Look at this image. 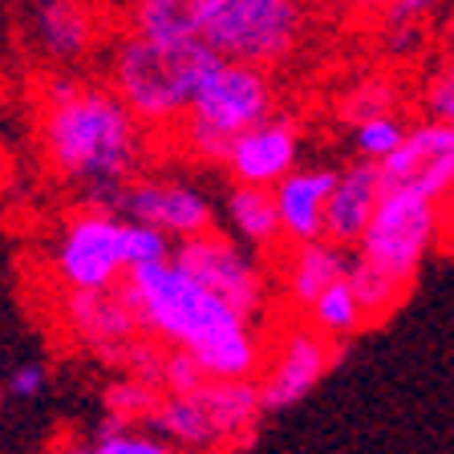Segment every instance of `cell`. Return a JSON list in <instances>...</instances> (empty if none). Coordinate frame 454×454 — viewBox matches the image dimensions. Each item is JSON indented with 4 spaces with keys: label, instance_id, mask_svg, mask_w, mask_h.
Wrapping results in <instances>:
<instances>
[{
    "label": "cell",
    "instance_id": "6da1fadb",
    "mask_svg": "<svg viewBox=\"0 0 454 454\" xmlns=\"http://www.w3.org/2000/svg\"><path fill=\"white\" fill-rule=\"evenodd\" d=\"M37 151L49 175L82 203L118 211L126 183L146 167L151 126L110 85L53 74L37 102Z\"/></svg>",
    "mask_w": 454,
    "mask_h": 454
},
{
    "label": "cell",
    "instance_id": "7a4b0ae2",
    "mask_svg": "<svg viewBox=\"0 0 454 454\" xmlns=\"http://www.w3.org/2000/svg\"><path fill=\"white\" fill-rule=\"evenodd\" d=\"M118 288L138 317V329L159 345L195 353L207 378H260L268 357L260 321H247L244 312L219 301L175 255L130 268Z\"/></svg>",
    "mask_w": 454,
    "mask_h": 454
},
{
    "label": "cell",
    "instance_id": "3957f363",
    "mask_svg": "<svg viewBox=\"0 0 454 454\" xmlns=\"http://www.w3.org/2000/svg\"><path fill=\"white\" fill-rule=\"evenodd\" d=\"M215 57L219 53L207 41H154L126 28V37H118L110 49L106 85L151 130L175 134Z\"/></svg>",
    "mask_w": 454,
    "mask_h": 454
},
{
    "label": "cell",
    "instance_id": "277c9868",
    "mask_svg": "<svg viewBox=\"0 0 454 454\" xmlns=\"http://www.w3.org/2000/svg\"><path fill=\"white\" fill-rule=\"evenodd\" d=\"M276 110V90L268 82V69L247 66V61H227L215 57L211 69L203 74L195 90L187 118L179 122L175 138L183 142V151L203 167H223L231 142L255 122L272 118Z\"/></svg>",
    "mask_w": 454,
    "mask_h": 454
},
{
    "label": "cell",
    "instance_id": "5b68a950",
    "mask_svg": "<svg viewBox=\"0 0 454 454\" xmlns=\"http://www.w3.org/2000/svg\"><path fill=\"white\" fill-rule=\"evenodd\" d=\"M309 33L304 0H215L203 41L227 61L272 69L301 49Z\"/></svg>",
    "mask_w": 454,
    "mask_h": 454
},
{
    "label": "cell",
    "instance_id": "8992f818",
    "mask_svg": "<svg viewBox=\"0 0 454 454\" xmlns=\"http://www.w3.org/2000/svg\"><path fill=\"white\" fill-rule=\"evenodd\" d=\"M438 239H442V203H430L414 191L386 187L353 255L414 288L426 255L438 247Z\"/></svg>",
    "mask_w": 454,
    "mask_h": 454
},
{
    "label": "cell",
    "instance_id": "52a82bcc",
    "mask_svg": "<svg viewBox=\"0 0 454 454\" xmlns=\"http://www.w3.org/2000/svg\"><path fill=\"white\" fill-rule=\"evenodd\" d=\"M61 288H118L130 272L126 264V215L114 207H77L61 219L49 252Z\"/></svg>",
    "mask_w": 454,
    "mask_h": 454
},
{
    "label": "cell",
    "instance_id": "ba28073f",
    "mask_svg": "<svg viewBox=\"0 0 454 454\" xmlns=\"http://www.w3.org/2000/svg\"><path fill=\"white\" fill-rule=\"evenodd\" d=\"M175 260L195 276L203 288L227 301L236 312H244L247 321H260L272 301V288H268V272L264 264L247 252V244L219 236L215 227L203 231V236H191L175 244Z\"/></svg>",
    "mask_w": 454,
    "mask_h": 454
},
{
    "label": "cell",
    "instance_id": "9c48e42d",
    "mask_svg": "<svg viewBox=\"0 0 454 454\" xmlns=\"http://www.w3.org/2000/svg\"><path fill=\"white\" fill-rule=\"evenodd\" d=\"M349 349V340H329L325 333H317L309 321H293L284 325L276 345L268 349L264 369H260V397H264L268 414L296 406L312 394V386L337 365Z\"/></svg>",
    "mask_w": 454,
    "mask_h": 454
},
{
    "label": "cell",
    "instance_id": "30bf717a",
    "mask_svg": "<svg viewBox=\"0 0 454 454\" xmlns=\"http://www.w3.org/2000/svg\"><path fill=\"white\" fill-rule=\"evenodd\" d=\"M378 167L386 187L414 191V195L446 207L454 199V122L434 118V114L422 122H410L402 146Z\"/></svg>",
    "mask_w": 454,
    "mask_h": 454
},
{
    "label": "cell",
    "instance_id": "8fae6325",
    "mask_svg": "<svg viewBox=\"0 0 454 454\" xmlns=\"http://www.w3.org/2000/svg\"><path fill=\"white\" fill-rule=\"evenodd\" d=\"M61 325H66L69 340H77L90 357H98L102 365L114 369H122L126 349L142 333L122 288H66Z\"/></svg>",
    "mask_w": 454,
    "mask_h": 454
},
{
    "label": "cell",
    "instance_id": "7c38bea8",
    "mask_svg": "<svg viewBox=\"0 0 454 454\" xmlns=\"http://www.w3.org/2000/svg\"><path fill=\"white\" fill-rule=\"evenodd\" d=\"M118 211L130 219L167 231L175 244L191 236H203L215 227V207L211 199L199 187L179 179H151V175H138V179L126 183L122 199H118Z\"/></svg>",
    "mask_w": 454,
    "mask_h": 454
},
{
    "label": "cell",
    "instance_id": "4fadbf2b",
    "mask_svg": "<svg viewBox=\"0 0 454 454\" xmlns=\"http://www.w3.org/2000/svg\"><path fill=\"white\" fill-rule=\"evenodd\" d=\"M304 134L293 118H264L252 130H244L231 151H227L223 170L231 175V183H247V187H276L288 170L301 167Z\"/></svg>",
    "mask_w": 454,
    "mask_h": 454
},
{
    "label": "cell",
    "instance_id": "5bb4252c",
    "mask_svg": "<svg viewBox=\"0 0 454 454\" xmlns=\"http://www.w3.org/2000/svg\"><path fill=\"white\" fill-rule=\"evenodd\" d=\"M33 41L53 66H77L102 45V17L94 0H37Z\"/></svg>",
    "mask_w": 454,
    "mask_h": 454
},
{
    "label": "cell",
    "instance_id": "9a60e30c",
    "mask_svg": "<svg viewBox=\"0 0 454 454\" xmlns=\"http://www.w3.org/2000/svg\"><path fill=\"white\" fill-rule=\"evenodd\" d=\"M349 264H353V247L333 244L329 236L301 239V244H284L280 252H276L284 301L293 304L296 312H304L333 280L349 276Z\"/></svg>",
    "mask_w": 454,
    "mask_h": 454
},
{
    "label": "cell",
    "instance_id": "2e32d148",
    "mask_svg": "<svg viewBox=\"0 0 454 454\" xmlns=\"http://www.w3.org/2000/svg\"><path fill=\"white\" fill-rule=\"evenodd\" d=\"M381 191H386V183H381L378 162L357 159L353 167L337 170L329 207H325V236H329L333 244L357 247V239L365 236L369 219H373V211H378V203H381Z\"/></svg>",
    "mask_w": 454,
    "mask_h": 454
},
{
    "label": "cell",
    "instance_id": "e0dca14e",
    "mask_svg": "<svg viewBox=\"0 0 454 454\" xmlns=\"http://www.w3.org/2000/svg\"><path fill=\"white\" fill-rule=\"evenodd\" d=\"M333 183H337L333 167H296L272 187L280 227H284V244L325 236V207H329Z\"/></svg>",
    "mask_w": 454,
    "mask_h": 454
},
{
    "label": "cell",
    "instance_id": "ac0fdd59",
    "mask_svg": "<svg viewBox=\"0 0 454 454\" xmlns=\"http://www.w3.org/2000/svg\"><path fill=\"white\" fill-rule=\"evenodd\" d=\"M199 394H203L211 418H215V430L223 438V454L252 442L260 418L268 414L264 397H260V381L255 378H211Z\"/></svg>",
    "mask_w": 454,
    "mask_h": 454
},
{
    "label": "cell",
    "instance_id": "d6986e66",
    "mask_svg": "<svg viewBox=\"0 0 454 454\" xmlns=\"http://www.w3.org/2000/svg\"><path fill=\"white\" fill-rule=\"evenodd\" d=\"M146 426H151L159 438H167L175 450H199V454L223 450L215 418H211V410H207V402H203L199 389L195 394H162Z\"/></svg>",
    "mask_w": 454,
    "mask_h": 454
},
{
    "label": "cell",
    "instance_id": "ffe728a7",
    "mask_svg": "<svg viewBox=\"0 0 454 454\" xmlns=\"http://www.w3.org/2000/svg\"><path fill=\"white\" fill-rule=\"evenodd\" d=\"M223 207H227V223L239 236V244H247L252 252H264V255H276L284 247V227H280L272 187L231 183Z\"/></svg>",
    "mask_w": 454,
    "mask_h": 454
},
{
    "label": "cell",
    "instance_id": "44dd1931",
    "mask_svg": "<svg viewBox=\"0 0 454 454\" xmlns=\"http://www.w3.org/2000/svg\"><path fill=\"white\" fill-rule=\"evenodd\" d=\"M215 0H134L126 28L154 41H203Z\"/></svg>",
    "mask_w": 454,
    "mask_h": 454
},
{
    "label": "cell",
    "instance_id": "7402d4cb",
    "mask_svg": "<svg viewBox=\"0 0 454 454\" xmlns=\"http://www.w3.org/2000/svg\"><path fill=\"white\" fill-rule=\"evenodd\" d=\"M301 317L317 333H325L329 340H353L361 329H369V317H365V309H361L357 293H353L349 276L333 280L329 288H325V293L301 312Z\"/></svg>",
    "mask_w": 454,
    "mask_h": 454
},
{
    "label": "cell",
    "instance_id": "603a6c76",
    "mask_svg": "<svg viewBox=\"0 0 454 454\" xmlns=\"http://www.w3.org/2000/svg\"><path fill=\"white\" fill-rule=\"evenodd\" d=\"M381 114H402V85L394 77H357L353 85H345V94L337 98V118L345 126L369 122Z\"/></svg>",
    "mask_w": 454,
    "mask_h": 454
},
{
    "label": "cell",
    "instance_id": "cb8c5ba5",
    "mask_svg": "<svg viewBox=\"0 0 454 454\" xmlns=\"http://www.w3.org/2000/svg\"><path fill=\"white\" fill-rule=\"evenodd\" d=\"M349 284H353V293H357L361 309H365L369 325L386 321L389 312H394L397 304L406 301V293H410V284H402V280H394V276H386L381 268L365 264L361 255H353V264H349Z\"/></svg>",
    "mask_w": 454,
    "mask_h": 454
},
{
    "label": "cell",
    "instance_id": "d4e9b609",
    "mask_svg": "<svg viewBox=\"0 0 454 454\" xmlns=\"http://www.w3.org/2000/svg\"><path fill=\"white\" fill-rule=\"evenodd\" d=\"M159 397H162L159 381L126 373V378H118L106 389V418H110V422H122V426H146L154 406H159Z\"/></svg>",
    "mask_w": 454,
    "mask_h": 454
},
{
    "label": "cell",
    "instance_id": "484cf974",
    "mask_svg": "<svg viewBox=\"0 0 454 454\" xmlns=\"http://www.w3.org/2000/svg\"><path fill=\"white\" fill-rule=\"evenodd\" d=\"M349 130H353V151H357V159L381 162V159H389V154L402 146L410 122L402 118V114H381V118L357 122V126H349Z\"/></svg>",
    "mask_w": 454,
    "mask_h": 454
},
{
    "label": "cell",
    "instance_id": "4316f807",
    "mask_svg": "<svg viewBox=\"0 0 454 454\" xmlns=\"http://www.w3.org/2000/svg\"><path fill=\"white\" fill-rule=\"evenodd\" d=\"M98 454H179L167 438H159L151 426H122L106 418L102 430L94 438Z\"/></svg>",
    "mask_w": 454,
    "mask_h": 454
},
{
    "label": "cell",
    "instance_id": "83f0119b",
    "mask_svg": "<svg viewBox=\"0 0 454 454\" xmlns=\"http://www.w3.org/2000/svg\"><path fill=\"white\" fill-rule=\"evenodd\" d=\"M207 369L195 361V353L187 349H162V365H159V389L162 394H195L207 386Z\"/></svg>",
    "mask_w": 454,
    "mask_h": 454
},
{
    "label": "cell",
    "instance_id": "f1b7e54d",
    "mask_svg": "<svg viewBox=\"0 0 454 454\" xmlns=\"http://www.w3.org/2000/svg\"><path fill=\"white\" fill-rule=\"evenodd\" d=\"M170 255H175V239H170L167 231H159V227L126 215V264L142 268V264L170 260Z\"/></svg>",
    "mask_w": 454,
    "mask_h": 454
},
{
    "label": "cell",
    "instance_id": "f546056e",
    "mask_svg": "<svg viewBox=\"0 0 454 454\" xmlns=\"http://www.w3.org/2000/svg\"><path fill=\"white\" fill-rule=\"evenodd\" d=\"M434 9L438 0H389L378 12V28H418Z\"/></svg>",
    "mask_w": 454,
    "mask_h": 454
},
{
    "label": "cell",
    "instance_id": "4dcf8cb0",
    "mask_svg": "<svg viewBox=\"0 0 454 454\" xmlns=\"http://www.w3.org/2000/svg\"><path fill=\"white\" fill-rule=\"evenodd\" d=\"M426 110L434 114V118L454 122V66H446L442 74L430 77V85H426Z\"/></svg>",
    "mask_w": 454,
    "mask_h": 454
},
{
    "label": "cell",
    "instance_id": "1f68e13d",
    "mask_svg": "<svg viewBox=\"0 0 454 454\" xmlns=\"http://www.w3.org/2000/svg\"><path fill=\"white\" fill-rule=\"evenodd\" d=\"M4 389H9L12 397H37L41 389H45V369L41 365H17Z\"/></svg>",
    "mask_w": 454,
    "mask_h": 454
},
{
    "label": "cell",
    "instance_id": "d6a6232c",
    "mask_svg": "<svg viewBox=\"0 0 454 454\" xmlns=\"http://www.w3.org/2000/svg\"><path fill=\"white\" fill-rule=\"evenodd\" d=\"M49 454H98L94 446H82V442H66V446H53Z\"/></svg>",
    "mask_w": 454,
    "mask_h": 454
},
{
    "label": "cell",
    "instance_id": "836d02e7",
    "mask_svg": "<svg viewBox=\"0 0 454 454\" xmlns=\"http://www.w3.org/2000/svg\"><path fill=\"white\" fill-rule=\"evenodd\" d=\"M4 394H9V389H4V386H0V406H4Z\"/></svg>",
    "mask_w": 454,
    "mask_h": 454
},
{
    "label": "cell",
    "instance_id": "e575fe53",
    "mask_svg": "<svg viewBox=\"0 0 454 454\" xmlns=\"http://www.w3.org/2000/svg\"><path fill=\"white\" fill-rule=\"evenodd\" d=\"M450 49H454V25H450Z\"/></svg>",
    "mask_w": 454,
    "mask_h": 454
},
{
    "label": "cell",
    "instance_id": "d590c367",
    "mask_svg": "<svg viewBox=\"0 0 454 454\" xmlns=\"http://www.w3.org/2000/svg\"><path fill=\"white\" fill-rule=\"evenodd\" d=\"M179 454H199V450H179Z\"/></svg>",
    "mask_w": 454,
    "mask_h": 454
}]
</instances>
